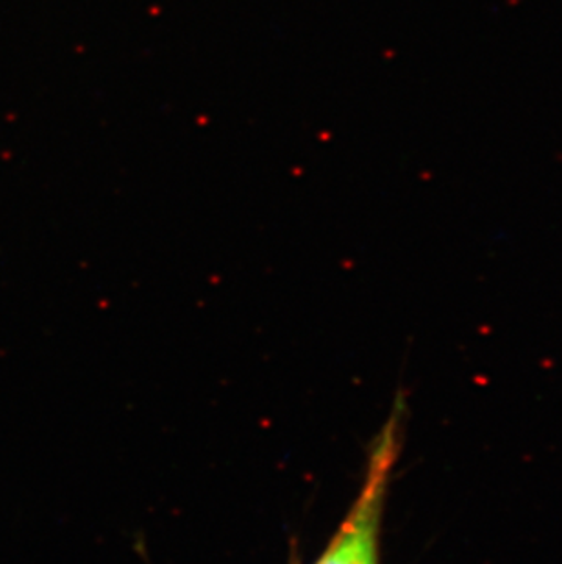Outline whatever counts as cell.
<instances>
[{
	"label": "cell",
	"mask_w": 562,
	"mask_h": 564,
	"mask_svg": "<svg viewBox=\"0 0 562 564\" xmlns=\"http://www.w3.org/2000/svg\"><path fill=\"white\" fill-rule=\"evenodd\" d=\"M400 408L372 444L360 491L324 554L314 564H380V528L402 438Z\"/></svg>",
	"instance_id": "1"
}]
</instances>
